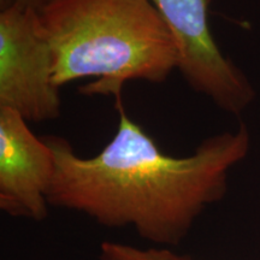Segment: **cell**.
<instances>
[{"mask_svg":"<svg viewBox=\"0 0 260 260\" xmlns=\"http://www.w3.org/2000/svg\"><path fill=\"white\" fill-rule=\"evenodd\" d=\"M115 99L116 134L94 157H80L64 138H45L56 159L48 204L105 226H133L155 245L177 246L226 193L229 170L249 151L248 129L241 124L205 139L189 155L172 157L126 115L122 95Z\"/></svg>","mask_w":260,"mask_h":260,"instance_id":"6da1fadb","label":"cell"},{"mask_svg":"<svg viewBox=\"0 0 260 260\" xmlns=\"http://www.w3.org/2000/svg\"><path fill=\"white\" fill-rule=\"evenodd\" d=\"M38 12L59 88L95 77L81 94L116 98L128 81L162 83L178 67L174 38L149 0H57Z\"/></svg>","mask_w":260,"mask_h":260,"instance_id":"7a4b0ae2","label":"cell"},{"mask_svg":"<svg viewBox=\"0 0 260 260\" xmlns=\"http://www.w3.org/2000/svg\"><path fill=\"white\" fill-rule=\"evenodd\" d=\"M53 53L39 12L12 5L0 11V107L27 122L60 116L59 87L54 83Z\"/></svg>","mask_w":260,"mask_h":260,"instance_id":"3957f363","label":"cell"},{"mask_svg":"<svg viewBox=\"0 0 260 260\" xmlns=\"http://www.w3.org/2000/svg\"><path fill=\"white\" fill-rule=\"evenodd\" d=\"M168 25L178 54L182 76L195 92L225 112L239 115L253 102L251 82L213 39L210 0H149Z\"/></svg>","mask_w":260,"mask_h":260,"instance_id":"277c9868","label":"cell"},{"mask_svg":"<svg viewBox=\"0 0 260 260\" xmlns=\"http://www.w3.org/2000/svg\"><path fill=\"white\" fill-rule=\"evenodd\" d=\"M56 159L28 122L0 107V209L11 217L41 222L48 214V191Z\"/></svg>","mask_w":260,"mask_h":260,"instance_id":"5b68a950","label":"cell"},{"mask_svg":"<svg viewBox=\"0 0 260 260\" xmlns=\"http://www.w3.org/2000/svg\"><path fill=\"white\" fill-rule=\"evenodd\" d=\"M99 260H193L189 255L178 254L169 248H140L121 242L104 241Z\"/></svg>","mask_w":260,"mask_h":260,"instance_id":"8992f818","label":"cell"},{"mask_svg":"<svg viewBox=\"0 0 260 260\" xmlns=\"http://www.w3.org/2000/svg\"><path fill=\"white\" fill-rule=\"evenodd\" d=\"M54 2H57V0H0V6L6 8V6L18 5L23 6V8L32 9L35 11H40V10L46 8V6Z\"/></svg>","mask_w":260,"mask_h":260,"instance_id":"52a82bcc","label":"cell"}]
</instances>
